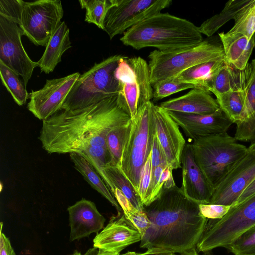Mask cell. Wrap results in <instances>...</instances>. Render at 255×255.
I'll return each instance as SVG.
<instances>
[{"label": "cell", "mask_w": 255, "mask_h": 255, "mask_svg": "<svg viewBox=\"0 0 255 255\" xmlns=\"http://www.w3.org/2000/svg\"><path fill=\"white\" fill-rule=\"evenodd\" d=\"M131 119L117 94L84 108L59 110L43 121L39 139L48 153L79 154L92 146L108 150V133Z\"/></svg>", "instance_id": "cell-1"}, {"label": "cell", "mask_w": 255, "mask_h": 255, "mask_svg": "<svg viewBox=\"0 0 255 255\" xmlns=\"http://www.w3.org/2000/svg\"><path fill=\"white\" fill-rule=\"evenodd\" d=\"M143 211L150 225L140 241L142 249H160L181 254L196 248L208 219L199 204L176 185L163 187L158 197Z\"/></svg>", "instance_id": "cell-2"}, {"label": "cell", "mask_w": 255, "mask_h": 255, "mask_svg": "<svg viewBox=\"0 0 255 255\" xmlns=\"http://www.w3.org/2000/svg\"><path fill=\"white\" fill-rule=\"evenodd\" d=\"M120 40L136 50L154 47L172 51L193 47L203 40L198 27L191 21L160 12L128 29Z\"/></svg>", "instance_id": "cell-3"}, {"label": "cell", "mask_w": 255, "mask_h": 255, "mask_svg": "<svg viewBox=\"0 0 255 255\" xmlns=\"http://www.w3.org/2000/svg\"><path fill=\"white\" fill-rule=\"evenodd\" d=\"M237 141L227 132L193 140L195 160L213 192L248 151Z\"/></svg>", "instance_id": "cell-4"}, {"label": "cell", "mask_w": 255, "mask_h": 255, "mask_svg": "<svg viewBox=\"0 0 255 255\" xmlns=\"http://www.w3.org/2000/svg\"><path fill=\"white\" fill-rule=\"evenodd\" d=\"M151 101L131 119L124 144L119 169L138 193L141 173L150 154L156 129Z\"/></svg>", "instance_id": "cell-5"}, {"label": "cell", "mask_w": 255, "mask_h": 255, "mask_svg": "<svg viewBox=\"0 0 255 255\" xmlns=\"http://www.w3.org/2000/svg\"><path fill=\"white\" fill-rule=\"evenodd\" d=\"M123 56H110L80 74L60 110L84 108L118 94L119 83L115 73Z\"/></svg>", "instance_id": "cell-6"}, {"label": "cell", "mask_w": 255, "mask_h": 255, "mask_svg": "<svg viewBox=\"0 0 255 255\" xmlns=\"http://www.w3.org/2000/svg\"><path fill=\"white\" fill-rule=\"evenodd\" d=\"M151 85L175 77L195 65L224 60L222 44L204 40L193 47L172 51L154 50L148 56Z\"/></svg>", "instance_id": "cell-7"}, {"label": "cell", "mask_w": 255, "mask_h": 255, "mask_svg": "<svg viewBox=\"0 0 255 255\" xmlns=\"http://www.w3.org/2000/svg\"><path fill=\"white\" fill-rule=\"evenodd\" d=\"M208 221L196 247L199 252L226 248L255 226V194L242 203L231 207L222 219Z\"/></svg>", "instance_id": "cell-8"}, {"label": "cell", "mask_w": 255, "mask_h": 255, "mask_svg": "<svg viewBox=\"0 0 255 255\" xmlns=\"http://www.w3.org/2000/svg\"><path fill=\"white\" fill-rule=\"evenodd\" d=\"M120 101L133 118L139 107L153 99L148 64L140 56H123L116 70Z\"/></svg>", "instance_id": "cell-9"}, {"label": "cell", "mask_w": 255, "mask_h": 255, "mask_svg": "<svg viewBox=\"0 0 255 255\" xmlns=\"http://www.w3.org/2000/svg\"><path fill=\"white\" fill-rule=\"evenodd\" d=\"M63 14L60 0L24 1L19 26L34 44L46 47Z\"/></svg>", "instance_id": "cell-10"}, {"label": "cell", "mask_w": 255, "mask_h": 255, "mask_svg": "<svg viewBox=\"0 0 255 255\" xmlns=\"http://www.w3.org/2000/svg\"><path fill=\"white\" fill-rule=\"evenodd\" d=\"M171 0H113L104 21L110 39L145 19L159 13L172 3Z\"/></svg>", "instance_id": "cell-11"}, {"label": "cell", "mask_w": 255, "mask_h": 255, "mask_svg": "<svg viewBox=\"0 0 255 255\" xmlns=\"http://www.w3.org/2000/svg\"><path fill=\"white\" fill-rule=\"evenodd\" d=\"M22 35L18 24L0 15V62L21 76L26 86L38 66L26 53L21 40Z\"/></svg>", "instance_id": "cell-12"}, {"label": "cell", "mask_w": 255, "mask_h": 255, "mask_svg": "<svg viewBox=\"0 0 255 255\" xmlns=\"http://www.w3.org/2000/svg\"><path fill=\"white\" fill-rule=\"evenodd\" d=\"M80 75L76 72L60 78L47 79L42 89L28 94L29 111L39 120L49 118L61 109Z\"/></svg>", "instance_id": "cell-13"}, {"label": "cell", "mask_w": 255, "mask_h": 255, "mask_svg": "<svg viewBox=\"0 0 255 255\" xmlns=\"http://www.w3.org/2000/svg\"><path fill=\"white\" fill-rule=\"evenodd\" d=\"M255 178V151L247 153L214 190L209 204L233 206Z\"/></svg>", "instance_id": "cell-14"}, {"label": "cell", "mask_w": 255, "mask_h": 255, "mask_svg": "<svg viewBox=\"0 0 255 255\" xmlns=\"http://www.w3.org/2000/svg\"><path fill=\"white\" fill-rule=\"evenodd\" d=\"M141 240L139 231L122 211L112 216L106 227L97 234L93 246L94 248L104 252L119 254L127 247Z\"/></svg>", "instance_id": "cell-15"}, {"label": "cell", "mask_w": 255, "mask_h": 255, "mask_svg": "<svg viewBox=\"0 0 255 255\" xmlns=\"http://www.w3.org/2000/svg\"><path fill=\"white\" fill-rule=\"evenodd\" d=\"M156 134L165 155L167 164L173 169L181 168V158L186 144L179 127L167 112L152 102Z\"/></svg>", "instance_id": "cell-16"}, {"label": "cell", "mask_w": 255, "mask_h": 255, "mask_svg": "<svg viewBox=\"0 0 255 255\" xmlns=\"http://www.w3.org/2000/svg\"><path fill=\"white\" fill-rule=\"evenodd\" d=\"M187 136L194 140L200 137L227 132L233 123L219 109L208 115L168 111Z\"/></svg>", "instance_id": "cell-17"}, {"label": "cell", "mask_w": 255, "mask_h": 255, "mask_svg": "<svg viewBox=\"0 0 255 255\" xmlns=\"http://www.w3.org/2000/svg\"><path fill=\"white\" fill-rule=\"evenodd\" d=\"M182 183L181 188L189 199L199 204H209L213 190L196 163L191 144L186 143L181 158Z\"/></svg>", "instance_id": "cell-18"}, {"label": "cell", "mask_w": 255, "mask_h": 255, "mask_svg": "<svg viewBox=\"0 0 255 255\" xmlns=\"http://www.w3.org/2000/svg\"><path fill=\"white\" fill-rule=\"evenodd\" d=\"M70 227V241L79 240L98 232L104 228L106 219L95 204L82 198L67 208Z\"/></svg>", "instance_id": "cell-19"}, {"label": "cell", "mask_w": 255, "mask_h": 255, "mask_svg": "<svg viewBox=\"0 0 255 255\" xmlns=\"http://www.w3.org/2000/svg\"><path fill=\"white\" fill-rule=\"evenodd\" d=\"M159 106L168 111L197 115L211 114L220 109L211 93L200 88L192 89L184 95L161 103Z\"/></svg>", "instance_id": "cell-20"}, {"label": "cell", "mask_w": 255, "mask_h": 255, "mask_svg": "<svg viewBox=\"0 0 255 255\" xmlns=\"http://www.w3.org/2000/svg\"><path fill=\"white\" fill-rule=\"evenodd\" d=\"M219 36L224 52L225 62L235 69L244 70L252 53L255 43L254 36L249 39L237 32H221Z\"/></svg>", "instance_id": "cell-21"}, {"label": "cell", "mask_w": 255, "mask_h": 255, "mask_svg": "<svg viewBox=\"0 0 255 255\" xmlns=\"http://www.w3.org/2000/svg\"><path fill=\"white\" fill-rule=\"evenodd\" d=\"M71 47L69 28L65 21H61L50 37L42 57L37 62L41 72L49 74L53 72L61 61L63 54Z\"/></svg>", "instance_id": "cell-22"}, {"label": "cell", "mask_w": 255, "mask_h": 255, "mask_svg": "<svg viewBox=\"0 0 255 255\" xmlns=\"http://www.w3.org/2000/svg\"><path fill=\"white\" fill-rule=\"evenodd\" d=\"M224 62L222 60L201 63L184 70L176 77L181 82L194 85L196 88L210 92L213 82Z\"/></svg>", "instance_id": "cell-23"}, {"label": "cell", "mask_w": 255, "mask_h": 255, "mask_svg": "<svg viewBox=\"0 0 255 255\" xmlns=\"http://www.w3.org/2000/svg\"><path fill=\"white\" fill-rule=\"evenodd\" d=\"M70 157L76 169L82 174L87 182L108 200L116 208L118 212H122V209L114 194L94 167L79 153H70Z\"/></svg>", "instance_id": "cell-24"}, {"label": "cell", "mask_w": 255, "mask_h": 255, "mask_svg": "<svg viewBox=\"0 0 255 255\" xmlns=\"http://www.w3.org/2000/svg\"><path fill=\"white\" fill-rule=\"evenodd\" d=\"M250 73V63L241 71L225 62L216 76L209 92L216 97L236 89L247 83Z\"/></svg>", "instance_id": "cell-25"}, {"label": "cell", "mask_w": 255, "mask_h": 255, "mask_svg": "<svg viewBox=\"0 0 255 255\" xmlns=\"http://www.w3.org/2000/svg\"><path fill=\"white\" fill-rule=\"evenodd\" d=\"M247 85V83L216 97L220 109L233 124H237L240 121L245 103Z\"/></svg>", "instance_id": "cell-26"}, {"label": "cell", "mask_w": 255, "mask_h": 255, "mask_svg": "<svg viewBox=\"0 0 255 255\" xmlns=\"http://www.w3.org/2000/svg\"><path fill=\"white\" fill-rule=\"evenodd\" d=\"M250 0H230L225 4L223 9L204 21L198 27L200 33L207 37L212 36L228 21L234 19L236 14Z\"/></svg>", "instance_id": "cell-27"}, {"label": "cell", "mask_w": 255, "mask_h": 255, "mask_svg": "<svg viewBox=\"0 0 255 255\" xmlns=\"http://www.w3.org/2000/svg\"><path fill=\"white\" fill-rule=\"evenodd\" d=\"M104 170L115 189L120 190L135 208L143 211L144 205L137 191L119 168L110 164L105 166Z\"/></svg>", "instance_id": "cell-28"}, {"label": "cell", "mask_w": 255, "mask_h": 255, "mask_svg": "<svg viewBox=\"0 0 255 255\" xmlns=\"http://www.w3.org/2000/svg\"><path fill=\"white\" fill-rule=\"evenodd\" d=\"M0 78L3 85L10 93L15 103L19 106L24 105L28 98L26 86L19 75L0 62Z\"/></svg>", "instance_id": "cell-29"}, {"label": "cell", "mask_w": 255, "mask_h": 255, "mask_svg": "<svg viewBox=\"0 0 255 255\" xmlns=\"http://www.w3.org/2000/svg\"><path fill=\"white\" fill-rule=\"evenodd\" d=\"M234 20V26L229 31L240 33L252 39L255 32V0H250Z\"/></svg>", "instance_id": "cell-30"}, {"label": "cell", "mask_w": 255, "mask_h": 255, "mask_svg": "<svg viewBox=\"0 0 255 255\" xmlns=\"http://www.w3.org/2000/svg\"><path fill=\"white\" fill-rule=\"evenodd\" d=\"M79 2L81 8L86 9L85 21L104 30L105 19L113 5V0H80Z\"/></svg>", "instance_id": "cell-31"}, {"label": "cell", "mask_w": 255, "mask_h": 255, "mask_svg": "<svg viewBox=\"0 0 255 255\" xmlns=\"http://www.w3.org/2000/svg\"><path fill=\"white\" fill-rule=\"evenodd\" d=\"M130 122L131 121L127 124L113 128L107 135V146L112 157V165L118 167L120 164L124 144Z\"/></svg>", "instance_id": "cell-32"}, {"label": "cell", "mask_w": 255, "mask_h": 255, "mask_svg": "<svg viewBox=\"0 0 255 255\" xmlns=\"http://www.w3.org/2000/svg\"><path fill=\"white\" fill-rule=\"evenodd\" d=\"M152 86L154 101L186 89L196 88L194 85L180 82L176 77L159 81Z\"/></svg>", "instance_id": "cell-33"}, {"label": "cell", "mask_w": 255, "mask_h": 255, "mask_svg": "<svg viewBox=\"0 0 255 255\" xmlns=\"http://www.w3.org/2000/svg\"><path fill=\"white\" fill-rule=\"evenodd\" d=\"M234 255H255V226L226 247Z\"/></svg>", "instance_id": "cell-34"}, {"label": "cell", "mask_w": 255, "mask_h": 255, "mask_svg": "<svg viewBox=\"0 0 255 255\" xmlns=\"http://www.w3.org/2000/svg\"><path fill=\"white\" fill-rule=\"evenodd\" d=\"M255 113V58L250 63V73L246 87V95L244 107L240 123L250 119ZM238 124V123H237Z\"/></svg>", "instance_id": "cell-35"}, {"label": "cell", "mask_w": 255, "mask_h": 255, "mask_svg": "<svg viewBox=\"0 0 255 255\" xmlns=\"http://www.w3.org/2000/svg\"><path fill=\"white\" fill-rule=\"evenodd\" d=\"M24 3L22 0H0V15L19 25Z\"/></svg>", "instance_id": "cell-36"}, {"label": "cell", "mask_w": 255, "mask_h": 255, "mask_svg": "<svg viewBox=\"0 0 255 255\" xmlns=\"http://www.w3.org/2000/svg\"><path fill=\"white\" fill-rule=\"evenodd\" d=\"M236 125L234 137L238 141L255 142V113L248 120Z\"/></svg>", "instance_id": "cell-37"}, {"label": "cell", "mask_w": 255, "mask_h": 255, "mask_svg": "<svg viewBox=\"0 0 255 255\" xmlns=\"http://www.w3.org/2000/svg\"><path fill=\"white\" fill-rule=\"evenodd\" d=\"M151 173V152L142 168L138 190V194L144 206L146 204L147 194L150 184Z\"/></svg>", "instance_id": "cell-38"}, {"label": "cell", "mask_w": 255, "mask_h": 255, "mask_svg": "<svg viewBox=\"0 0 255 255\" xmlns=\"http://www.w3.org/2000/svg\"><path fill=\"white\" fill-rule=\"evenodd\" d=\"M231 206L213 204H199L200 212L208 220H220L229 212Z\"/></svg>", "instance_id": "cell-39"}, {"label": "cell", "mask_w": 255, "mask_h": 255, "mask_svg": "<svg viewBox=\"0 0 255 255\" xmlns=\"http://www.w3.org/2000/svg\"><path fill=\"white\" fill-rule=\"evenodd\" d=\"M125 215L137 229L142 239L150 225V221L146 213L143 211L135 209Z\"/></svg>", "instance_id": "cell-40"}, {"label": "cell", "mask_w": 255, "mask_h": 255, "mask_svg": "<svg viewBox=\"0 0 255 255\" xmlns=\"http://www.w3.org/2000/svg\"><path fill=\"white\" fill-rule=\"evenodd\" d=\"M167 163L164 151L155 134L151 150V173L153 174L155 169L160 164Z\"/></svg>", "instance_id": "cell-41"}, {"label": "cell", "mask_w": 255, "mask_h": 255, "mask_svg": "<svg viewBox=\"0 0 255 255\" xmlns=\"http://www.w3.org/2000/svg\"><path fill=\"white\" fill-rule=\"evenodd\" d=\"M2 223H0V255H15L9 239L2 232Z\"/></svg>", "instance_id": "cell-42"}, {"label": "cell", "mask_w": 255, "mask_h": 255, "mask_svg": "<svg viewBox=\"0 0 255 255\" xmlns=\"http://www.w3.org/2000/svg\"><path fill=\"white\" fill-rule=\"evenodd\" d=\"M254 194H255V178L245 189L238 198L237 202L233 206H235L242 203Z\"/></svg>", "instance_id": "cell-43"}, {"label": "cell", "mask_w": 255, "mask_h": 255, "mask_svg": "<svg viewBox=\"0 0 255 255\" xmlns=\"http://www.w3.org/2000/svg\"><path fill=\"white\" fill-rule=\"evenodd\" d=\"M138 255H177L171 251L160 249H149L143 253H139Z\"/></svg>", "instance_id": "cell-44"}, {"label": "cell", "mask_w": 255, "mask_h": 255, "mask_svg": "<svg viewBox=\"0 0 255 255\" xmlns=\"http://www.w3.org/2000/svg\"><path fill=\"white\" fill-rule=\"evenodd\" d=\"M177 255H199V254L196 249L195 248L189 251L177 254Z\"/></svg>", "instance_id": "cell-45"}, {"label": "cell", "mask_w": 255, "mask_h": 255, "mask_svg": "<svg viewBox=\"0 0 255 255\" xmlns=\"http://www.w3.org/2000/svg\"><path fill=\"white\" fill-rule=\"evenodd\" d=\"M95 255H120V254H115L98 250L97 254Z\"/></svg>", "instance_id": "cell-46"}, {"label": "cell", "mask_w": 255, "mask_h": 255, "mask_svg": "<svg viewBox=\"0 0 255 255\" xmlns=\"http://www.w3.org/2000/svg\"><path fill=\"white\" fill-rule=\"evenodd\" d=\"M248 150L255 151V142L251 143L250 145L248 147Z\"/></svg>", "instance_id": "cell-47"}, {"label": "cell", "mask_w": 255, "mask_h": 255, "mask_svg": "<svg viewBox=\"0 0 255 255\" xmlns=\"http://www.w3.org/2000/svg\"><path fill=\"white\" fill-rule=\"evenodd\" d=\"M139 253H136L135 252H128L122 255H138Z\"/></svg>", "instance_id": "cell-48"}, {"label": "cell", "mask_w": 255, "mask_h": 255, "mask_svg": "<svg viewBox=\"0 0 255 255\" xmlns=\"http://www.w3.org/2000/svg\"><path fill=\"white\" fill-rule=\"evenodd\" d=\"M72 255H82L80 252H78V251L76 250L74 252L73 254ZM85 255H90L89 254V252H87Z\"/></svg>", "instance_id": "cell-49"}, {"label": "cell", "mask_w": 255, "mask_h": 255, "mask_svg": "<svg viewBox=\"0 0 255 255\" xmlns=\"http://www.w3.org/2000/svg\"><path fill=\"white\" fill-rule=\"evenodd\" d=\"M202 255H213V254L211 251H208L203 253Z\"/></svg>", "instance_id": "cell-50"}, {"label": "cell", "mask_w": 255, "mask_h": 255, "mask_svg": "<svg viewBox=\"0 0 255 255\" xmlns=\"http://www.w3.org/2000/svg\"><path fill=\"white\" fill-rule=\"evenodd\" d=\"M254 36V41H255V33H254V36Z\"/></svg>", "instance_id": "cell-51"}]
</instances>
